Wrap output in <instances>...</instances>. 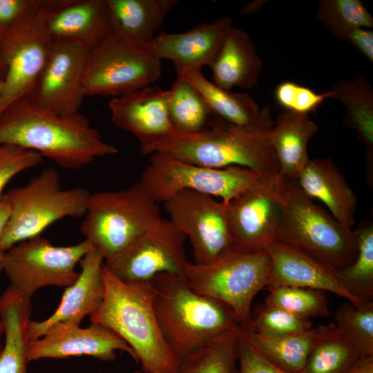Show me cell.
<instances>
[{"instance_id":"6da1fadb","label":"cell","mask_w":373,"mask_h":373,"mask_svg":"<svg viewBox=\"0 0 373 373\" xmlns=\"http://www.w3.org/2000/svg\"><path fill=\"white\" fill-rule=\"evenodd\" d=\"M0 145L31 150L66 169H79L95 158L117 154L79 112L61 115L45 110L28 97L0 114Z\"/></svg>"},{"instance_id":"7a4b0ae2","label":"cell","mask_w":373,"mask_h":373,"mask_svg":"<svg viewBox=\"0 0 373 373\" xmlns=\"http://www.w3.org/2000/svg\"><path fill=\"white\" fill-rule=\"evenodd\" d=\"M150 280L157 323L179 363L214 338L239 326L231 307L194 291L184 274L162 273Z\"/></svg>"},{"instance_id":"3957f363","label":"cell","mask_w":373,"mask_h":373,"mask_svg":"<svg viewBox=\"0 0 373 373\" xmlns=\"http://www.w3.org/2000/svg\"><path fill=\"white\" fill-rule=\"evenodd\" d=\"M104 295L91 323L119 336L135 352L143 373H177L179 361L167 346L155 316L150 280L124 282L103 265Z\"/></svg>"},{"instance_id":"277c9868","label":"cell","mask_w":373,"mask_h":373,"mask_svg":"<svg viewBox=\"0 0 373 373\" xmlns=\"http://www.w3.org/2000/svg\"><path fill=\"white\" fill-rule=\"evenodd\" d=\"M140 150L144 154L165 153L202 166L222 169L236 166L264 177L280 175L278 162L266 135L236 126L216 115L199 133L174 131Z\"/></svg>"},{"instance_id":"5b68a950","label":"cell","mask_w":373,"mask_h":373,"mask_svg":"<svg viewBox=\"0 0 373 373\" xmlns=\"http://www.w3.org/2000/svg\"><path fill=\"white\" fill-rule=\"evenodd\" d=\"M282 211L274 240L342 270L356 257L355 232L313 202L296 180L280 176Z\"/></svg>"},{"instance_id":"8992f818","label":"cell","mask_w":373,"mask_h":373,"mask_svg":"<svg viewBox=\"0 0 373 373\" xmlns=\"http://www.w3.org/2000/svg\"><path fill=\"white\" fill-rule=\"evenodd\" d=\"M160 218L158 203L137 181L126 189L91 193L80 232L105 260L124 250Z\"/></svg>"},{"instance_id":"52a82bcc","label":"cell","mask_w":373,"mask_h":373,"mask_svg":"<svg viewBox=\"0 0 373 373\" xmlns=\"http://www.w3.org/2000/svg\"><path fill=\"white\" fill-rule=\"evenodd\" d=\"M91 193L82 187L64 189L58 172L47 168L25 185L7 193L11 214L2 237L4 253L14 245L41 236L55 222L84 216Z\"/></svg>"},{"instance_id":"ba28073f","label":"cell","mask_w":373,"mask_h":373,"mask_svg":"<svg viewBox=\"0 0 373 373\" xmlns=\"http://www.w3.org/2000/svg\"><path fill=\"white\" fill-rule=\"evenodd\" d=\"M271 267L269 254L233 247L215 261L191 263L184 276L196 292L218 300L234 312L239 326L250 324L251 303L264 289Z\"/></svg>"},{"instance_id":"9c48e42d","label":"cell","mask_w":373,"mask_h":373,"mask_svg":"<svg viewBox=\"0 0 373 373\" xmlns=\"http://www.w3.org/2000/svg\"><path fill=\"white\" fill-rule=\"evenodd\" d=\"M162 75V59L151 44L113 33L88 51L83 75L85 96L117 97L153 85Z\"/></svg>"},{"instance_id":"30bf717a","label":"cell","mask_w":373,"mask_h":373,"mask_svg":"<svg viewBox=\"0 0 373 373\" xmlns=\"http://www.w3.org/2000/svg\"><path fill=\"white\" fill-rule=\"evenodd\" d=\"M262 177L244 167L202 166L165 153L155 152L139 181L157 203H164L178 192L189 190L219 197L227 205Z\"/></svg>"},{"instance_id":"8fae6325","label":"cell","mask_w":373,"mask_h":373,"mask_svg":"<svg viewBox=\"0 0 373 373\" xmlns=\"http://www.w3.org/2000/svg\"><path fill=\"white\" fill-rule=\"evenodd\" d=\"M92 248L84 240L70 246H55L41 236L21 242L3 253L2 271L10 286L31 298L38 289L68 287L78 278L77 263Z\"/></svg>"},{"instance_id":"7c38bea8","label":"cell","mask_w":373,"mask_h":373,"mask_svg":"<svg viewBox=\"0 0 373 373\" xmlns=\"http://www.w3.org/2000/svg\"><path fill=\"white\" fill-rule=\"evenodd\" d=\"M52 42L35 4L32 11L0 36V58L6 68L0 87V114L16 100L30 95Z\"/></svg>"},{"instance_id":"4fadbf2b","label":"cell","mask_w":373,"mask_h":373,"mask_svg":"<svg viewBox=\"0 0 373 373\" xmlns=\"http://www.w3.org/2000/svg\"><path fill=\"white\" fill-rule=\"evenodd\" d=\"M170 221L186 237L193 249L194 263L209 264L233 247L227 204L193 191L178 192L164 202Z\"/></svg>"},{"instance_id":"5bb4252c","label":"cell","mask_w":373,"mask_h":373,"mask_svg":"<svg viewBox=\"0 0 373 373\" xmlns=\"http://www.w3.org/2000/svg\"><path fill=\"white\" fill-rule=\"evenodd\" d=\"M186 238L169 220L160 218L104 265L124 282L146 281L162 273L184 274L191 263L184 250Z\"/></svg>"},{"instance_id":"9a60e30c","label":"cell","mask_w":373,"mask_h":373,"mask_svg":"<svg viewBox=\"0 0 373 373\" xmlns=\"http://www.w3.org/2000/svg\"><path fill=\"white\" fill-rule=\"evenodd\" d=\"M227 211L233 246L264 250L274 240L281 215L280 175L262 177L233 198Z\"/></svg>"},{"instance_id":"2e32d148","label":"cell","mask_w":373,"mask_h":373,"mask_svg":"<svg viewBox=\"0 0 373 373\" xmlns=\"http://www.w3.org/2000/svg\"><path fill=\"white\" fill-rule=\"evenodd\" d=\"M88 52L77 43L53 40L45 66L27 97L58 115L78 113L86 97L82 82Z\"/></svg>"},{"instance_id":"e0dca14e","label":"cell","mask_w":373,"mask_h":373,"mask_svg":"<svg viewBox=\"0 0 373 373\" xmlns=\"http://www.w3.org/2000/svg\"><path fill=\"white\" fill-rule=\"evenodd\" d=\"M117 350L127 352L138 363L133 349L109 328L94 323L82 328L73 322H59L50 326L41 338L30 342L28 356L29 361L79 356L113 361Z\"/></svg>"},{"instance_id":"ac0fdd59","label":"cell","mask_w":373,"mask_h":373,"mask_svg":"<svg viewBox=\"0 0 373 373\" xmlns=\"http://www.w3.org/2000/svg\"><path fill=\"white\" fill-rule=\"evenodd\" d=\"M53 40L77 43L88 52L112 32L106 0H35Z\"/></svg>"},{"instance_id":"d6986e66","label":"cell","mask_w":373,"mask_h":373,"mask_svg":"<svg viewBox=\"0 0 373 373\" xmlns=\"http://www.w3.org/2000/svg\"><path fill=\"white\" fill-rule=\"evenodd\" d=\"M265 250L269 255L271 267L264 289L282 286L311 288L332 292L358 307L370 303L356 298L345 289L338 277V269L293 247L274 240Z\"/></svg>"},{"instance_id":"ffe728a7","label":"cell","mask_w":373,"mask_h":373,"mask_svg":"<svg viewBox=\"0 0 373 373\" xmlns=\"http://www.w3.org/2000/svg\"><path fill=\"white\" fill-rule=\"evenodd\" d=\"M170 90L149 86L111 97L108 106L113 124L134 135L140 149L175 131L169 112Z\"/></svg>"},{"instance_id":"44dd1931","label":"cell","mask_w":373,"mask_h":373,"mask_svg":"<svg viewBox=\"0 0 373 373\" xmlns=\"http://www.w3.org/2000/svg\"><path fill=\"white\" fill-rule=\"evenodd\" d=\"M104 262L103 255L92 247L79 261L81 271L78 278L66 288L54 313L41 321L30 320L28 327L30 341L41 338L57 323L73 322L79 325L85 316H91L98 311L104 295Z\"/></svg>"},{"instance_id":"7402d4cb","label":"cell","mask_w":373,"mask_h":373,"mask_svg":"<svg viewBox=\"0 0 373 373\" xmlns=\"http://www.w3.org/2000/svg\"><path fill=\"white\" fill-rule=\"evenodd\" d=\"M232 19L222 16L211 23L195 26L184 32H160L151 46L160 59L171 60L175 71L201 70L211 66L217 57Z\"/></svg>"},{"instance_id":"603a6c76","label":"cell","mask_w":373,"mask_h":373,"mask_svg":"<svg viewBox=\"0 0 373 373\" xmlns=\"http://www.w3.org/2000/svg\"><path fill=\"white\" fill-rule=\"evenodd\" d=\"M176 73L199 91L212 112L219 117L266 135L273 127L274 121L270 108H261L249 94L218 87L208 80L201 70L186 69Z\"/></svg>"},{"instance_id":"cb8c5ba5","label":"cell","mask_w":373,"mask_h":373,"mask_svg":"<svg viewBox=\"0 0 373 373\" xmlns=\"http://www.w3.org/2000/svg\"><path fill=\"white\" fill-rule=\"evenodd\" d=\"M296 182L309 198L321 200L336 220L352 229L355 223L356 197L331 159H310Z\"/></svg>"},{"instance_id":"d4e9b609","label":"cell","mask_w":373,"mask_h":373,"mask_svg":"<svg viewBox=\"0 0 373 373\" xmlns=\"http://www.w3.org/2000/svg\"><path fill=\"white\" fill-rule=\"evenodd\" d=\"M262 66L249 33L232 26L210 66L212 82L226 90L233 87L249 89L256 85Z\"/></svg>"},{"instance_id":"484cf974","label":"cell","mask_w":373,"mask_h":373,"mask_svg":"<svg viewBox=\"0 0 373 373\" xmlns=\"http://www.w3.org/2000/svg\"><path fill=\"white\" fill-rule=\"evenodd\" d=\"M30 298L9 286L0 297V319L5 343L0 353V373H28Z\"/></svg>"},{"instance_id":"4316f807","label":"cell","mask_w":373,"mask_h":373,"mask_svg":"<svg viewBox=\"0 0 373 373\" xmlns=\"http://www.w3.org/2000/svg\"><path fill=\"white\" fill-rule=\"evenodd\" d=\"M318 131L309 115L285 111L278 115L267 135L280 166L281 177L296 180L309 161L307 144Z\"/></svg>"},{"instance_id":"83f0119b","label":"cell","mask_w":373,"mask_h":373,"mask_svg":"<svg viewBox=\"0 0 373 373\" xmlns=\"http://www.w3.org/2000/svg\"><path fill=\"white\" fill-rule=\"evenodd\" d=\"M113 34L151 44L177 0H106Z\"/></svg>"},{"instance_id":"f1b7e54d","label":"cell","mask_w":373,"mask_h":373,"mask_svg":"<svg viewBox=\"0 0 373 373\" xmlns=\"http://www.w3.org/2000/svg\"><path fill=\"white\" fill-rule=\"evenodd\" d=\"M238 334L274 366L290 373H300L311 347L316 328L287 335H265L238 326Z\"/></svg>"},{"instance_id":"f546056e","label":"cell","mask_w":373,"mask_h":373,"mask_svg":"<svg viewBox=\"0 0 373 373\" xmlns=\"http://www.w3.org/2000/svg\"><path fill=\"white\" fill-rule=\"evenodd\" d=\"M361 358L355 347L329 323L316 327L300 373H345Z\"/></svg>"},{"instance_id":"4dcf8cb0","label":"cell","mask_w":373,"mask_h":373,"mask_svg":"<svg viewBox=\"0 0 373 373\" xmlns=\"http://www.w3.org/2000/svg\"><path fill=\"white\" fill-rule=\"evenodd\" d=\"M334 97L340 100L346 113L344 124L353 128L367 147L368 163L372 160L373 89L370 82L361 75L350 80L337 82L332 89Z\"/></svg>"},{"instance_id":"1f68e13d","label":"cell","mask_w":373,"mask_h":373,"mask_svg":"<svg viewBox=\"0 0 373 373\" xmlns=\"http://www.w3.org/2000/svg\"><path fill=\"white\" fill-rule=\"evenodd\" d=\"M169 90V112L175 131L193 134L204 130L215 114L199 91L178 75Z\"/></svg>"},{"instance_id":"d6a6232c","label":"cell","mask_w":373,"mask_h":373,"mask_svg":"<svg viewBox=\"0 0 373 373\" xmlns=\"http://www.w3.org/2000/svg\"><path fill=\"white\" fill-rule=\"evenodd\" d=\"M238 335L226 332L184 358L177 373H239Z\"/></svg>"},{"instance_id":"836d02e7","label":"cell","mask_w":373,"mask_h":373,"mask_svg":"<svg viewBox=\"0 0 373 373\" xmlns=\"http://www.w3.org/2000/svg\"><path fill=\"white\" fill-rule=\"evenodd\" d=\"M355 232L358 251L354 262L338 270V277L345 289L356 298L371 302L373 298V224L363 220Z\"/></svg>"},{"instance_id":"e575fe53","label":"cell","mask_w":373,"mask_h":373,"mask_svg":"<svg viewBox=\"0 0 373 373\" xmlns=\"http://www.w3.org/2000/svg\"><path fill=\"white\" fill-rule=\"evenodd\" d=\"M315 18L338 41H346L354 28H373V18L361 0H321Z\"/></svg>"},{"instance_id":"d590c367","label":"cell","mask_w":373,"mask_h":373,"mask_svg":"<svg viewBox=\"0 0 373 373\" xmlns=\"http://www.w3.org/2000/svg\"><path fill=\"white\" fill-rule=\"evenodd\" d=\"M265 303L296 316L309 319L329 315L325 291L311 288L282 286L268 290Z\"/></svg>"},{"instance_id":"8d00e7d4","label":"cell","mask_w":373,"mask_h":373,"mask_svg":"<svg viewBox=\"0 0 373 373\" xmlns=\"http://www.w3.org/2000/svg\"><path fill=\"white\" fill-rule=\"evenodd\" d=\"M334 318L337 329L361 356H373V302L360 307L344 303L336 309Z\"/></svg>"},{"instance_id":"74e56055","label":"cell","mask_w":373,"mask_h":373,"mask_svg":"<svg viewBox=\"0 0 373 373\" xmlns=\"http://www.w3.org/2000/svg\"><path fill=\"white\" fill-rule=\"evenodd\" d=\"M247 327L261 334L274 336L301 333L312 328L309 319L265 303L257 305L251 311V322Z\"/></svg>"},{"instance_id":"f35d334b","label":"cell","mask_w":373,"mask_h":373,"mask_svg":"<svg viewBox=\"0 0 373 373\" xmlns=\"http://www.w3.org/2000/svg\"><path fill=\"white\" fill-rule=\"evenodd\" d=\"M277 103L286 111L309 115L327 99L333 98L332 90L318 93L313 90L292 82H283L275 90Z\"/></svg>"},{"instance_id":"ab89813d","label":"cell","mask_w":373,"mask_h":373,"mask_svg":"<svg viewBox=\"0 0 373 373\" xmlns=\"http://www.w3.org/2000/svg\"><path fill=\"white\" fill-rule=\"evenodd\" d=\"M38 153L10 145H0V198L9 182L18 173L40 164Z\"/></svg>"},{"instance_id":"60d3db41","label":"cell","mask_w":373,"mask_h":373,"mask_svg":"<svg viewBox=\"0 0 373 373\" xmlns=\"http://www.w3.org/2000/svg\"><path fill=\"white\" fill-rule=\"evenodd\" d=\"M238 335L239 338V373H290L270 363L238 333Z\"/></svg>"},{"instance_id":"b9f144b4","label":"cell","mask_w":373,"mask_h":373,"mask_svg":"<svg viewBox=\"0 0 373 373\" xmlns=\"http://www.w3.org/2000/svg\"><path fill=\"white\" fill-rule=\"evenodd\" d=\"M35 8V0H0V36Z\"/></svg>"},{"instance_id":"7bdbcfd3","label":"cell","mask_w":373,"mask_h":373,"mask_svg":"<svg viewBox=\"0 0 373 373\" xmlns=\"http://www.w3.org/2000/svg\"><path fill=\"white\" fill-rule=\"evenodd\" d=\"M350 42L370 62H373V31L371 29L356 28L347 35Z\"/></svg>"},{"instance_id":"ee69618b","label":"cell","mask_w":373,"mask_h":373,"mask_svg":"<svg viewBox=\"0 0 373 373\" xmlns=\"http://www.w3.org/2000/svg\"><path fill=\"white\" fill-rule=\"evenodd\" d=\"M11 202L7 194L0 198V244L11 214ZM3 253L0 249V261Z\"/></svg>"},{"instance_id":"f6af8a7d","label":"cell","mask_w":373,"mask_h":373,"mask_svg":"<svg viewBox=\"0 0 373 373\" xmlns=\"http://www.w3.org/2000/svg\"><path fill=\"white\" fill-rule=\"evenodd\" d=\"M345 373H373V356L360 358Z\"/></svg>"},{"instance_id":"bcb514c9","label":"cell","mask_w":373,"mask_h":373,"mask_svg":"<svg viewBox=\"0 0 373 373\" xmlns=\"http://www.w3.org/2000/svg\"><path fill=\"white\" fill-rule=\"evenodd\" d=\"M266 1L256 0L248 3L240 10V15H249L254 14L260 10L262 6L265 3Z\"/></svg>"},{"instance_id":"7dc6e473","label":"cell","mask_w":373,"mask_h":373,"mask_svg":"<svg viewBox=\"0 0 373 373\" xmlns=\"http://www.w3.org/2000/svg\"><path fill=\"white\" fill-rule=\"evenodd\" d=\"M6 75V68L0 58V87Z\"/></svg>"},{"instance_id":"c3c4849f","label":"cell","mask_w":373,"mask_h":373,"mask_svg":"<svg viewBox=\"0 0 373 373\" xmlns=\"http://www.w3.org/2000/svg\"><path fill=\"white\" fill-rule=\"evenodd\" d=\"M2 271V263H1V261H0V272ZM3 334V326H2V323H1V319H0V353L1 352V350H2V345H1V336H2V334Z\"/></svg>"},{"instance_id":"681fc988","label":"cell","mask_w":373,"mask_h":373,"mask_svg":"<svg viewBox=\"0 0 373 373\" xmlns=\"http://www.w3.org/2000/svg\"><path fill=\"white\" fill-rule=\"evenodd\" d=\"M135 373H143L142 371H136Z\"/></svg>"}]
</instances>
